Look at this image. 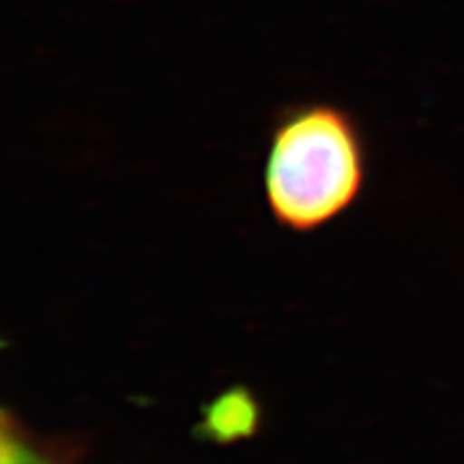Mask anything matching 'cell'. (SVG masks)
Segmentation results:
<instances>
[{
    "mask_svg": "<svg viewBox=\"0 0 464 464\" xmlns=\"http://www.w3.org/2000/svg\"><path fill=\"white\" fill-rule=\"evenodd\" d=\"M208 430L218 434L219 439L243 437L247 430H252L256 423V406L247 396L239 393H226L211 406L207 415Z\"/></svg>",
    "mask_w": 464,
    "mask_h": 464,
    "instance_id": "obj_2",
    "label": "cell"
},
{
    "mask_svg": "<svg viewBox=\"0 0 464 464\" xmlns=\"http://www.w3.org/2000/svg\"><path fill=\"white\" fill-rule=\"evenodd\" d=\"M0 464H61L50 450L39 448L34 440L17 426V421L5 413L3 417V448Z\"/></svg>",
    "mask_w": 464,
    "mask_h": 464,
    "instance_id": "obj_3",
    "label": "cell"
},
{
    "mask_svg": "<svg viewBox=\"0 0 464 464\" xmlns=\"http://www.w3.org/2000/svg\"><path fill=\"white\" fill-rule=\"evenodd\" d=\"M365 172V140L351 112L329 102L297 103L277 116L266 144V207L284 228L316 230L355 205Z\"/></svg>",
    "mask_w": 464,
    "mask_h": 464,
    "instance_id": "obj_1",
    "label": "cell"
}]
</instances>
